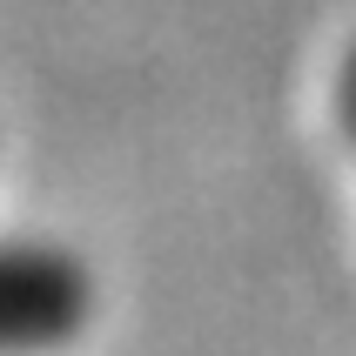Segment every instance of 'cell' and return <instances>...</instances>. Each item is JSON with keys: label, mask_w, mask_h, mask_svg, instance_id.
I'll use <instances>...</instances> for the list:
<instances>
[{"label": "cell", "mask_w": 356, "mask_h": 356, "mask_svg": "<svg viewBox=\"0 0 356 356\" xmlns=\"http://www.w3.org/2000/svg\"><path fill=\"white\" fill-rule=\"evenodd\" d=\"M95 282L47 242H0V356H47L81 337Z\"/></svg>", "instance_id": "6da1fadb"}, {"label": "cell", "mask_w": 356, "mask_h": 356, "mask_svg": "<svg viewBox=\"0 0 356 356\" xmlns=\"http://www.w3.org/2000/svg\"><path fill=\"white\" fill-rule=\"evenodd\" d=\"M330 101H337V128L350 135V148H356V40L343 47V60H337V81H330Z\"/></svg>", "instance_id": "7a4b0ae2"}]
</instances>
